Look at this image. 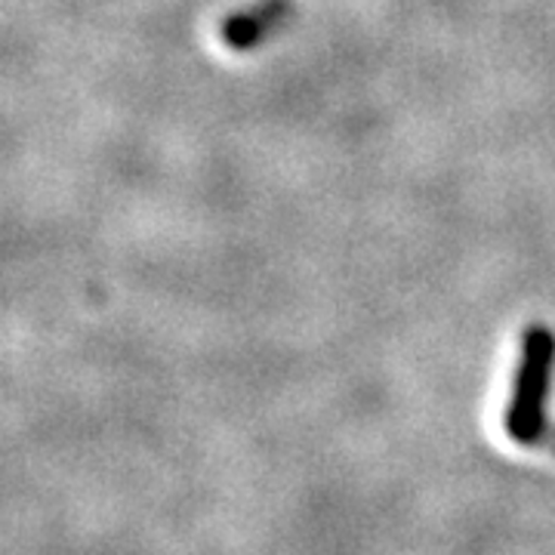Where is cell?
Returning <instances> with one entry per match:
<instances>
[{"label":"cell","instance_id":"cell-1","mask_svg":"<svg viewBox=\"0 0 555 555\" xmlns=\"http://www.w3.org/2000/svg\"><path fill=\"white\" fill-rule=\"evenodd\" d=\"M555 377V334L543 324H534L521 337V358H518L513 398L506 408V436L525 444L540 448L543 436L553 429L546 420V401Z\"/></svg>","mask_w":555,"mask_h":555},{"label":"cell","instance_id":"cell-2","mask_svg":"<svg viewBox=\"0 0 555 555\" xmlns=\"http://www.w3.org/2000/svg\"><path fill=\"white\" fill-rule=\"evenodd\" d=\"M294 3L291 0H259L254 7L241 10L222 22L219 38L232 50H254L257 43L272 38L284 22L291 20Z\"/></svg>","mask_w":555,"mask_h":555},{"label":"cell","instance_id":"cell-3","mask_svg":"<svg viewBox=\"0 0 555 555\" xmlns=\"http://www.w3.org/2000/svg\"><path fill=\"white\" fill-rule=\"evenodd\" d=\"M540 448H546V451H553V454H555V426L550 429V433H546V436H543Z\"/></svg>","mask_w":555,"mask_h":555}]
</instances>
